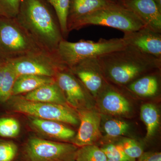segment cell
Here are the masks:
<instances>
[{
  "label": "cell",
  "mask_w": 161,
  "mask_h": 161,
  "mask_svg": "<svg viewBox=\"0 0 161 161\" xmlns=\"http://www.w3.org/2000/svg\"><path fill=\"white\" fill-rule=\"evenodd\" d=\"M97 59L104 77L119 85L128 84L161 66V59L130 45Z\"/></svg>",
  "instance_id": "cell-1"
},
{
  "label": "cell",
  "mask_w": 161,
  "mask_h": 161,
  "mask_svg": "<svg viewBox=\"0 0 161 161\" xmlns=\"http://www.w3.org/2000/svg\"><path fill=\"white\" fill-rule=\"evenodd\" d=\"M45 0H21L15 18L42 48L56 53L64 40L58 18Z\"/></svg>",
  "instance_id": "cell-2"
},
{
  "label": "cell",
  "mask_w": 161,
  "mask_h": 161,
  "mask_svg": "<svg viewBox=\"0 0 161 161\" xmlns=\"http://www.w3.org/2000/svg\"><path fill=\"white\" fill-rule=\"evenodd\" d=\"M90 25L108 26L125 32L136 31L145 27L138 17L118 3L80 18L67 25L69 33Z\"/></svg>",
  "instance_id": "cell-3"
},
{
  "label": "cell",
  "mask_w": 161,
  "mask_h": 161,
  "mask_svg": "<svg viewBox=\"0 0 161 161\" xmlns=\"http://www.w3.org/2000/svg\"><path fill=\"white\" fill-rule=\"evenodd\" d=\"M43 51H47L38 45L15 18L0 17V58L2 60L9 61Z\"/></svg>",
  "instance_id": "cell-4"
},
{
  "label": "cell",
  "mask_w": 161,
  "mask_h": 161,
  "mask_svg": "<svg viewBox=\"0 0 161 161\" xmlns=\"http://www.w3.org/2000/svg\"><path fill=\"white\" fill-rule=\"evenodd\" d=\"M126 45L123 38L100 39L97 42L81 40L78 42H71L64 39L59 43L56 53L61 63L70 68L81 60L98 58L121 49Z\"/></svg>",
  "instance_id": "cell-5"
},
{
  "label": "cell",
  "mask_w": 161,
  "mask_h": 161,
  "mask_svg": "<svg viewBox=\"0 0 161 161\" xmlns=\"http://www.w3.org/2000/svg\"><path fill=\"white\" fill-rule=\"evenodd\" d=\"M7 103L13 112L31 117L75 125L79 124L78 117L63 105L32 101L26 100L21 95L12 96Z\"/></svg>",
  "instance_id": "cell-6"
},
{
  "label": "cell",
  "mask_w": 161,
  "mask_h": 161,
  "mask_svg": "<svg viewBox=\"0 0 161 161\" xmlns=\"http://www.w3.org/2000/svg\"><path fill=\"white\" fill-rule=\"evenodd\" d=\"M78 147L72 143L31 137L24 148L26 161H73Z\"/></svg>",
  "instance_id": "cell-7"
},
{
  "label": "cell",
  "mask_w": 161,
  "mask_h": 161,
  "mask_svg": "<svg viewBox=\"0 0 161 161\" xmlns=\"http://www.w3.org/2000/svg\"><path fill=\"white\" fill-rule=\"evenodd\" d=\"M18 76L33 75L54 78L58 72L67 68L56 53L43 51L7 61Z\"/></svg>",
  "instance_id": "cell-8"
},
{
  "label": "cell",
  "mask_w": 161,
  "mask_h": 161,
  "mask_svg": "<svg viewBox=\"0 0 161 161\" xmlns=\"http://www.w3.org/2000/svg\"><path fill=\"white\" fill-rule=\"evenodd\" d=\"M69 69L94 95H97L104 87V78L97 58L81 60Z\"/></svg>",
  "instance_id": "cell-9"
},
{
  "label": "cell",
  "mask_w": 161,
  "mask_h": 161,
  "mask_svg": "<svg viewBox=\"0 0 161 161\" xmlns=\"http://www.w3.org/2000/svg\"><path fill=\"white\" fill-rule=\"evenodd\" d=\"M78 118L80 127L77 135L72 139V144L78 148L95 145L100 136V115L94 110H79Z\"/></svg>",
  "instance_id": "cell-10"
},
{
  "label": "cell",
  "mask_w": 161,
  "mask_h": 161,
  "mask_svg": "<svg viewBox=\"0 0 161 161\" xmlns=\"http://www.w3.org/2000/svg\"><path fill=\"white\" fill-rule=\"evenodd\" d=\"M124 33L123 38L127 45L135 47L147 54L161 59V33L146 26Z\"/></svg>",
  "instance_id": "cell-11"
},
{
  "label": "cell",
  "mask_w": 161,
  "mask_h": 161,
  "mask_svg": "<svg viewBox=\"0 0 161 161\" xmlns=\"http://www.w3.org/2000/svg\"><path fill=\"white\" fill-rule=\"evenodd\" d=\"M66 101L72 106L78 108L86 98L85 90L82 82L69 68L58 72L54 77Z\"/></svg>",
  "instance_id": "cell-12"
},
{
  "label": "cell",
  "mask_w": 161,
  "mask_h": 161,
  "mask_svg": "<svg viewBox=\"0 0 161 161\" xmlns=\"http://www.w3.org/2000/svg\"><path fill=\"white\" fill-rule=\"evenodd\" d=\"M120 3L135 13L146 27L161 33V12L153 0H126Z\"/></svg>",
  "instance_id": "cell-13"
},
{
  "label": "cell",
  "mask_w": 161,
  "mask_h": 161,
  "mask_svg": "<svg viewBox=\"0 0 161 161\" xmlns=\"http://www.w3.org/2000/svg\"><path fill=\"white\" fill-rule=\"evenodd\" d=\"M31 126L33 129L42 135L51 138L60 140L72 139L75 132L60 122L41 119L29 116Z\"/></svg>",
  "instance_id": "cell-14"
},
{
  "label": "cell",
  "mask_w": 161,
  "mask_h": 161,
  "mask_svg": "<svg viewBox=\"0 0 161 161\" xmlns=\"http://www.w3.org/2000/svg\"><path fill=\"white\" fill-rule=\"evenodd\" d=\"M118 3L117 0H70L67 25L94 12Z\"/></svg>",
  "instance_id": "cell-15"
},
{
  "label": "cell",
  "mask_w": 161,
  "mask_h": 161,
  "mask_svg": "<svg viewBox=\"0 0 161 161\" xmlns=\"http://www.w3.org/2000/svg\"><path fill=\"white\" fill-rule=\"evenodd\" d=\"M26 100L65 105L66 100L56 81L38 88L23 95Z\"/></svg>",
  "instance_id": "cell-16"
},
{
  "label": "cell",
  "mask_w": 161,
  "mask_h": 161,
  "mask_svg": "<svg viewBox=\"0 0 161 161\" xmlns=\"http://www.w3.org/2000/svg\"><path fill=\"white\" fill-rule=\"evenodd\" d=\"M155 72H149L128 84V87L136 95L144 97H152L159 90V78Z\"/></svg>",
  "instance_id": "cell-17"
},
{
  "label": "cell",
  "mask_w": 161,
  "mask_h": 161,
  "mask_svg": "<svg viewBox=\"0 0 161 161\" xmlns=\"http://www.w3.org/2000/svg\"><path fill=\"white\" fill-rule=\"evenodd\" d=\"M102 100V105L106 112L115 115H125L130 111V106L126 98L112 88H108Z\"/></svg>",
  "instance_id": "cell-18"
},
{
  "label": "cell",
  "mask_w": 161,
  "mask_h": 161,
  "mask_svg": "<svg viewBox=\"0 0 161 161\" xmlns=\"http://www.w3.org/2000/svg\"><path fill=\"white\" fill-rule=\"evenodd\" d=\"M55 81L54 78L52 77L33 75H20L15 81L12 96L26 94L42 86Z\"/></svg>",
  "instance_id": "cell-19"
},
{
  "label": "cell",
  "mask_w": 161,
  "mask_h": 161,
  "mask_svg": "<svg viewBox=\"0 0 161 161\" xmlns=\"http://www.w3.org/2000/svg\"><path fill=\"white\" fill-rule=\"evenodd\" d=\"M18 77L13 68L7 61L0 67V103L7 102L11 98Z\"/></svg>",
  "instance_id": "cell-20"
},
{
  "label": "cell",
  "mask_w": 161,
  "mask_h": 161,
  "mask_svg": "<svg viewBox=\"0 0 161 161\" xmlns=\"http://www.w3.org/2000/svg\"><path fill=\"white\" fill-rule=\"evenodd\" d=\"M141 119L143 121L147 128L146 138L152 137L159 124V114L158 110L153 105L148 103L141 107Z\"/></svg>",
  "instance_id": "cell-21"
},
{
  "label": "cell",
  "mask_w": 161,
  "mask_h": 161,
  "mask_svg": "<svg viewBox=\"0 0 161 161\" xmlns=\"http://www.w3.org/2000/svg\"><path fill=\"white\" fill-rule=\"evenodd\" d=\"M54 9L64 39L68 36L67 20L70 0H45Z\"/></svg>",
  "instance_id": "cell-22"
},
{
  "label": "cell",
  "mask_w": 161,
  "mask_h": 161,
  "mask_svg": "<svg viewBox=\"0 0 161 161\" xmlns=\"http://www.w3.org/2000/svg\"><path fill=\"white\" fill-rule=\"evenodd\" d=\"M108 158L101 148L95 145L79 147L76 152L77 161H107Z\"/></svg>",
  "instance_id": "cell-23"
},
{
  "label": "cell",
  "mask_w": 161,
  "mask_h": 161,
  "mask_svg": "<svg viewBox=\"0 0 161 161\" xmlns=\"http://www.w3.org/2000/svg\"><path fill=\"white\" fill-rule=\"evenodd\" d=\"M21 127L17 119L13 117L0 118V136L15 138L19 134Z\"/></svg>",
  "instance_id": "cell-24"
},
{
  "label": "cell",
  "mask_w": 161,
  "mask_h": 161,
  "mask_svg": "<svg viewBox=\"0 0 161 161\" xmlns=\"http://www.w3.org/2000/svg\"><path fill=\"white\" fill-rule=\"evenodd\" d=\"M129 124L117 119H110L107 121L104 125V129L107 135L112 137H117L123 135L129 129Z\"/></svg>",
  "instance_id": "cell-25"
},
{
  "label": "cell",
  "mask_w": 161,
  "mask_h": 161,
  "mask_svg": "<svg viewBox=\"0 0 161 161\" xmlns=\"http://www.w3.org/2000/svg\"><path fill=\"white\" fill-rule=\"evenodd\" d=\"M118 144L130 158L136 159L143 153V147L136 141L132 139H123Z\"/></svg>",
  "instance_id": "cell-26"
},
{
  "label": "cell",
  "mask_w": 161,
  "mask_h": 161,
  "mask_svg": "<svg viewBox=\"0 0 161 161\" xmlns=\"http://www.w3.org/2000/svg\"><path fill=\"white\" fill-rule=\"evenodd\" d=\"M108 159L113 161H135L130 158L124 152L118 144H109L101 148Z\"/></svg>",
  "instance_id": "cell-27"
},
{
  "label": "cell",
  "mask_w": 161,
  "mask_h": 161,
  "mask_svg": "<svg viewBox=\"0 0 161 161\" xmlns=\"http://www.w3.org/2000/svg\"><path fill=\"white\" fill-rule=\"evenodd\" d=\"M21 0H0V17L14 19L16 17Z\"/></svg>",
  "instance_id": "cell-28"
},
{
  "label": "cell",
  "mask_w": 161,
  "mask_h": 161,
  "mask_svg": "<svg viewBox=\"0 0 161 161\" xmlns=\"http://www.w3.org/2000/svg\"><path fill=\"white\" fill-rule=\"evenodd\" d=\"M18 147L11 141H0V161H14L17 155Z\"/></svg>",
  "instance_id": "cell-29"
},
{
  "label": "cell",
  "mask_w": 161,
  "mask_h": 161,
  "mask_svg": "<svg viewBox=\"0 0 161 161\" xmlns=\"http://www.w3.org/2000/svg\"><path fill=\"white\" fill-rule=\"evenodd\" d=\"M137 161H161V152H143Z\"/></svg>",
  "instance_id": "cell-30"
},
{
  "label": "cell",
  "mask_w": 161,
  "mask_h": 161,
  "mask_svg": "<svg viewBox=\"0 0 161 161\" xmlns=\"http://www.w3.org/2000/svg\"><path fill=\"white\" fill-rule=\"evenodd\" d=\"M158 7L159 10L161 12V0H153Z\"/></svg>",
  "instance_id": "cell-31"
},
{
  "label": "cell",
  "mask_w": 161,
  "mask_h": 161,
  "mask_svg": "<svg viewBox=\"0 0 161 161\" xmlns=\"http://www.w3.org/2000/svg\"><path fill=\"white\" fill-rule=\"evenodd\" d=\"M5 62H6V61H4V60H2L1 58H0V67H1L2 65H3V64L5 63Z\"/></svg>",
  "instance_id": "cell-32"
},
{
  "label": "cell",
  "mask_w": 161,
  "mask_h": 161,
  "mask_svg": "<svg viewBox=\"0 0 161 161\" xmlns=\"http://www.w3.org/2000/svg\"><path fill=\"white\" fill-rule=\"evenodd\" d=\"M119 3H120L121 2H123V1H126V0H117Z\"/></svg>",
  "instance_id": "cell-33"
},
{
  "label": "cell",
  "mask_w": 161,
  "mask_h": 161,
  "mask_svg": "<svg viewBox=\"0 0 161 161\" xmlns=\"http://www.w3.org/2000/svg\"><path fill=\"white\" fill-rule=\"evenodd\" d=\"M107 161H113L111 160L108 159V160H107Z\"/></svg>",
  "instance_id": "cell-34"
},
{
  "label": "cell",
  "mask_w": 161,
  "mask_h": 161,
  "mask_svg": "<svg viewBox=\"0 0 161 161\" xmlns=\"http://www.w3.org/2000/svg\"><path fill=\"white\" fill-rule=\"evenodd\" d=\"M76 161V160H75V161Z\"/></svg>",
  "instance_id": "cell-35"
}]
</instances>
